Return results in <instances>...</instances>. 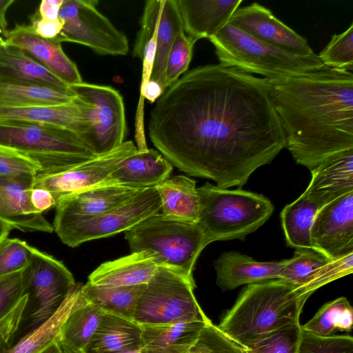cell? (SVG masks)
Wrapping results in <instances>:
<instances>
[{
	"label": "cell",
	"mask_w": 353,
	"mask_h": 353,
	"mask_svg": "<svg viewBox=\"0 0 353 353\" xmlns=\"http://www.w3.org/2000/svg\"><path fill=\"white\" fill-rule=\"evenodd\" d=\"M0 119L23 120L65 128L81 136L85 143L91 130V123L76 97L72 102L61 105L0 107Z\"/></svg>",
	"instance_id": "23"
},
{
	"label": "cell",
	"mask_w": 353,
	"mask_h": 353,
	"mask_svg": "<svg viewBox=\"0 0 353 353\" xmlns=\"http://www.w3.org/2000/svg\"><path fill=\"white\" fill-rule=\"evenodd\" d=\"M183 30L194 43L215 36L227 25L242 0H176Z\"/></svg>",
	"instance_id": "19"
},
{
	"label": "cell",
	"mask_w": 353,
	"mask_h": 353,
	"mask_svg": "<svg viewBox=\"0 0 353 353\" xmlns=\"http://www.w3.org/2000/svg\"><path fill=\"white\" fill-rule=\"evenodd\" d=\"M75 96L52 87L0 81V107L25 108L69 103Z\"/></svg>",
	"instance_id": "32"
},
{
	"label": "cell",
	"mask_w": 353,
	"mask_h": 353,
	"mask_svg": "<svg viewBox=\"0 0 353 353\" xmlns=\"http://www.w3.org/2000/svg\"><path fill=\"white\" fill-rule=\"evenodd\" d=\"M141 325L134 320L103 312L85 353H115L141 350Z\"/></svg>",
	"instance_id": "27"
},
{
	"label": "cell",
	"mask_w": 353,
	"mask_h": 353,
	"mask_svg": "<svg viewBox=\"0 0 353 353\" xmlns=\"http://www.w3.org/2000/svg\"><path fill=\"white\" fill-rule=\"evenodd\" d=\"M146 284L103 287L89 283L82 285L81 292L85 299L102 310L129 319L134 320L137 303Z\"/></svg>",
	"instance_id": "33"
},
{
	"label": "cell",
	"mask_w": 353,
	"mask_h": 353,
	"mask_svg": "<svg viewBox=\"0 0 353 353\" xmlns=\"http://www.w3.org/2000/svg\"><path fill=\"white\" fill-rule=\"evenodd\" d=\"M82 285L76 283L61 307L48 320L28 332L17 343L4 348L0 353H41L59 341L64 321L84 300L81 292Z\"/></svg>",
	"instance_id": "30"
},
{
	"label": "cell",
	"mask_w": 353,
	"mask_h": 353,
	"mask_svg": "<svg viewBox=\"0 0 353 353\" xmlns=\"http://www.w3.org/2000/svg\"><path fill=\"white\" fill-rule=\"evenodd\" d=\"M145 189L98 183L61 198L55 206L53 226L102 214Z\"/></svg>",
	"instance_id": "16"
},
{
	"label": "cell",
	"mask_w": 353,
	"mask_h": 353,
	"mask_svg": "<svg viewBox=\"0 0 353 353\" xmlns=\"http://www.w3.org/2000/svg\"><path fill=\"white\" fill-rule=\"evenodd\" d=\"M155 188H147L128 201L102 214L53 226L60 240L75 248L85 242L126 232L148 217L160 212Z\"/></svg>",
	"instance_id": "10"
},
{
	"label": "cell",
	"mask_w": 353,
	"mask_h": 353,
	"mask_svg": "<svg viewBox=\"0 0 353 353\" xmlns=\"http://www.w3.org/2000/svg\"><path fill=\"white\" fill-rule=\"evenodd\" d=\"M324 205L303 192L285 206L281 213V224L288 245L296 249H313L310 231L315 216Z\"/></svg>",
	"instance_id": "31"
},
{
	"label": "cell",
	"mask_w": 353,
	"mask_h": 353,
	"mask_svg": "<svg viewBox=\"0 0 353 353\" xmlns=\"http://www.w3.org/2000/svg\"><path fill=\"white\" fill-rule=\"evenodd\" d=\"M40 165L28 156L0 145V177H34Z\"/></svg>",
	"instance_id": "45"
},
{
	"label": "cell",
	"mask_w": 353,
	"mask_h": 353,
	"mask_svg": "<svg viewBox=\"0 0 353 353\" xmlns=\"http://www.w3.org/2000/svg\"><path fill=\"white\" fill-rule=\"evenodd\" d=\"M283 261H258L237 252L223 253L214 265L216 283L223 290H234L243 285L280 279Z\"/></svg>",
	"instance_id": "21"
},
{
	"label": "cell",
	"mask_w": 353,
	"mask_h": 353,
	"mask_svg": "<svg viewBox=\"0 0 353 353\" xmlns=\"http://www.w3.org/2000/svg\"><path fill=\"white\" fill-rule=\"evenodd\" d=\"M131 252L152 253L160 266L192 282L193 270L202 250L210 244L199 223L175 221L154 214L125 232Z\"/></svg>",
	"instance_id": "6"
},
{
	"label": "cell",
	"mask_w": 353,
	"mask_h": 353,
	"mask_svg": "<svg viewBox=\"0 0 353 353\" xmlns=\"http://www.w3.org/2000/svg\"><path fill=\"white\" fill-rule=\"evenodd\" d=\"M188 353H247L212 321L206 324Z\"/></svg>",
	"instance_id": "42"
},
{
	"label": "cell",
	"mask_w": 353,
	"mask_h": 353,
	"mask_svg": "<svg viewBox=\"0 0 353 353\" xmlns=\"http://www.w3.org/2000/svg\"><path fill=\"white\" fill-rule=\"evenodd\" d=\"M331 259L312 249H296L292 258L283 260L280 279L300 288Z\"/></svg>",
	"instance_id": "37"
},
{
	"label": "cell",
	"mask_w": 353,
	"mask_h": 353,
	"mask_svg": "<svg viewBox=\"0 0 353 353\" xmlns=\"http://www.w3.org/2000/svg\"><path fill=\"white\" fill-rule=\"evenodd\" d=\"M219 63L275 81L314 72L324 65L317 54L301 57L268 44L228 23L209 39Z\"/></svg>",
	"instance_id": "5"
},
{
	"label": "cell",
	"mask_w": 353,
	"mask_h": 353,
	"mask_svg": "<svg viewBox=\"0 0 353 353\" xmlns=\"http://www.w3.org/2000/svg\"><path fill=\"white\" fill-rule=\"evenodd\" d=\"M298 353H353V338L347 334L323 337L302 330Z\"/></svg>",
	"instance_id": "44"
},
{
	"label": "cell",
	"mask_w": 353,
	"mask_h": 353,
	"mask_svg": "<svg viewBox=\"0 0 353 353\" xmlns=\"http://www.w3.org/2000/svg\"><path fill=\"white\" fill-rule=\"evenodd\" d=\"M153 19L157 49L150 80L157 82L165 90V72L171 47L176 37L184 31L176 0H148L145 6Z\"/></svg>",
	"instance_id": "25"
},
{
	"label": "cell",
	"mask_w": 353,
	"mask_h": 353,
	"mask_svg": "<svg viewBox=\"0 0 353 353\" xmlns=\"http://www.w3.org/2000/svg\"><path fill=\"white\" fill-rule=\"evenodd\" d=\"M12 229L9 224L0 219V245L8 239V234Z\"/></svg>",
	"instance_id": "51"
},
{
	"label": "cell",
	"mask_w": 353,
	"mask_h": 353,
	"mask_svg": "<svg viewBox=\"0 0 353 353\" xmlns=\"http://www.w3.org/2000/svg\"><path fill=\"white\" fill-rule=\"evenodd\" d=\"M210 322L140 325L142 341L140 353H188L202 329Z\"/></svg>",
	"instance_id": "28"
},
{
	"label": "cell",
	"mask_w": 353,
	"mask_h": 353,
	"mask_svg": "<svg viewBox=\"0 0 353 353\" xmlns=\"http://www.w3.org/2000/svg\"><path fill=\"white\" fill-rule=\"evenodd\" d=\"M62 347V353H85L83 351H74L65 347Z\"/></svg>",
	"instance_id": "53"
},
{
	"label": "cell",
	"mask_w": 353,
	"mask_h": 353,
	"mask_svg": "<svg viewBox=\"0 0 353 353\" xmlns=\"http://www.w3.org/2000/svg\"><path fill=\"white\" fill-rule=\"evenodd\" d=\"M162 215L170 219L199 223L200 201L196 181L184 175L169 177L155 187Z\"/></svg>",
	"instance_id": "29"
},
{
	"label": "cell",
	"mask_w": 353,
	"mask_h": 353,
	"mask_svg": "<svg viewBox=\"0 0 353 353\" xmlns=\"http://www.w3.org/2000/svg\"><path fill=\"white\" fill-rule=\"evenodd\" d=\"M195 287L181 274L159 267L139 298L134 321L139 325L210 321L195 298Z\"/></svg>",
	"instance_id": "8"
},
{
	"label": "cell",
	"mask_w": 353,
	"mask_h": 353,
	"mask_svg": "<svg viewBox=\"0 0 353 353\" xmlns=\"http://www.w3.org/2000/svg\"><path fill=\"white\" fill-rule=\"evenodd\" d=\"M195 43L180 32L176 37L167 59L165 72V88L174 83L185 72L190 63Z\"/></svg>",
	"instance_id": "41"
},
{
	"label": "cell",
	"mask_w": 353,
	"mask_h": 353,
	"mask_svg": "<svg viewBox=\"0 0 353 353\" xmlns=\"http://www.w3.org/2000/svg\"><path fill=\"white\" fill-rule=\"evenodd\" d=\"M64 0H43L36 11L43 19L56 20Z\"/></svg>",
	"instance_id": "48"
},
{
	"label": "cell",
	"mask_w": 353,
	"mask_h": 353,
	"mask_svg": "<svg viewBox=\"0 0 353 353\" xmlns=\"http://www.w3.org/2000/svg\"><path fill=\"white\" fill-rule=\"evenodd\" d=\"M318 57L327 67L352 72L353 23L344 32L332 35Z\"/></svg>",
	"instance_id": "39"
},
{
	"label": "cell",
	"mask_w": 353,
	"mask_h": 353,
	"mask_svg": "<svg viewBox=\"0 0 353 353\" xmlns=\"http://www.w3.org/2000/svg\"><path fill=\"white\" fill-rule=\"evenodd\" d=\"M33 248L19 239H6L0 245V276L23 271L31 261Z\"/></svg>",
	"instance_id": "43"
},
{
	"label": "cell",
	"mask_w": 353,
	"mask_h": 353,
	"mask_svg": "<svg viewBox=\"0 0 353 353\" xmlns=\"http://www.w3.org/2000/svg\"><path fill=\"white\" fill-rule=\"evenodd\" d=\"M282 279L248 285L217 327L243 348L299 321L307 300Z\"/></svg>",
	"instance_id": "3"
},
{
	"label": "cell",
	"mask_w": 353,
	"mask_h": 353,
	"mask_svg": "<svg viewBox=\"0 0 353 353\" xmlns=\"http://www.w3.org/2000/svg\"><path fill=\"white\" fill-rule=\"evenodd\" d=\"M3 40L25 51L68 86L82 82L76 64L65 54L61 43L39 36L30 26L16 25Z\"/></svg>",
	"instance_id": "18"
},
{
	"label": "cell",
	"mask_w": 353,
	"mask_h": 353,
	"mask_svg": "<svg viewBox=\"0 0 353 353\" xmlns=\"http://www.w3.org/2000/svg\"><path fill=\"white\" fill-rule=\"evenodd\" d=\"M200 201L199 224L209 243L244 240L270 217L272 202L262 194L241 189L229 190L206 183L197 188Z\"/></svg>",
	"instance_id": "4"
},
{
	"label": "cell",
	"mask_w": 353,
	"mask_h": 353,
	"mask_svg": "<svg viewBox=\"0 0 353 353\" xmlns=\"http://www.w3.org/2000/svg\"><path fill=\"white\" fill-rule=\"evenodd\" d=\"M137 151L132 141H125L113 150L68 169L38 173L34 177L33 187L48 190L57 205L61 198L103 181L123 159Z\"/></svg>",
	"instance_id": "13"
},
{
	"label": "cell",
	"mask_w": 353,
	"mask_h": 353,
	"mask_svg": "<svg viewBox=\"0 0 353 353\" xmlns=\"http://www.w3.org/2000/svg\"><path fill=\"white\" fill-rule=\"evenodd\" d=\"M353 325V309L341 296L323 305L301 329L316 336L327 337L338 332H350Z\"/></svg>",
	"instance_id": "36"
},
{
	"label": "cell",
	"mask_w": 353,
	"mask_h": 353,
	"mask_svg": "<svg viewBox=\"0 0 353 353\" xmlns=\"http://www.w3.org/2000/svg\"><path fill=\"white\" fill-rule=\"evenodd\" d=\"M34 177H0V219L23 232L52 233L53 225L30 201Z\"/></svg>",
	"instance_id": "17"
},
{
	"label": "cell",
	"mask_w": 353,
	"mask_h": 353,
	"mask_svg": "<svg viewBox=\"0 0 353 353\" xmlns=\"http://www.w3.org/2000/svg\"><path fill=\"white\" fill-rule=\"evenodd\" d=\"M115 353H140V350H125Z\"/></svg>",
	"instance_id": "54"
},
{
	"label": "cell",
	"mask_w": 353,
	"mask_h": 353,
	"mask_svg": "<svg viewBox=\"0 0 353 353\" xmlns=\"http://www.w3.org/2000/svg\"><path fill=\"white\" fill-rule=\"evenodd\" d=\"M41 353H62V347L59 341L54 342Z\"/></svg>",
	"instance_id": "52"
},
{
	"label": "cell",
	"mask_w": 353,
	"mask_h": 353,
	"mask_svg": "<svg viewBox=\"0 0 353 353\" xmlns=\"http://www.w3.org/2000/svg\"><path fill=\"white\" fill-rule=\"evenodd\" d=\"M229 23L252 37L295 56L316 55L305 38L278 19L269 9L257 3L239 8Z\"/></svg>",
	"instance_id": "15"
},
{
	"label": "cell",
	"mask_w": 353,
	"mask_h": 353,
	"mask_svg": "<svg viewBox=\"0 0 353 353\" xmlns=\"http://www.w3.org/2000/svg\"><path fill=\"white\" fill-rule=\"evenodd\" d=\"M301 332L299 321L268 334L245 349L247 353H298Z\"/></svg>",
	"instance_id": "38"
},
{
	"label": "cell",
	"mask_w": 353,
	"mask_h": 353,
	"mask_svg": "<svg viewBox=\"0 0 353 353\" xmlns=\"http://www.w3.org/2000/svg\"><path fill=\"white\" fill-rule=\"evenodd\" d=\"M0 145L36 161L39 173L59 172L98 156L72 131L23 120L0 119Z\"/></svg>",
	"instance_id": "7"
},
{
	"label": "cell",
	"mask_w": 353,
	"mask_h": 353,
	"mask_svg": "<svg viewBox=\"0 0 353 353\" xmlns=\"http://www.w3.org/2000/svg\"><path fill=\"white\" fill-rule=\"evenodd\" d=\"M22 283L28 297L23 315L28 312L30 331L52 316L76 285L73 275L61 261L35 248L22 271Z\"/></svg>",
	"instance_id": "9"
},
{
	"label": "cell",
	"mask_w": 353,
	"mask_h": 353,
	"mask_svg": "<svg viewBox=\"0 0 353 353\" xmlns=\"http://www.w3.org/2000/svg\"><path fill=\"white\" fill-rule=\"evenodd\" d=\"M14 2V0H0V34L3 39L7 37L9 32L7 29L6 12Z\"/></svg>",
	"instance_id": "50"
},
{
	"label": "cell",
	"mask_w": 353,
	"mask_h": 353,
	"mask_svg": "<svg viewBox=\"0 0 353 353\" xmlns=\"http://www.w3.org/2000/svg\"><path fill=\"white\" fill-rule=\"evenodd\" d=\"M172 169V165L157 150H138L123 159L99 183L137 189L155 188L170 177Z\"/></svg>",
	"instance_id": "20"
},
{
	"label": "cell",
	"mask_w": 353,
	"mask_h": 353,
	"mask_svg": "<svg viewBox=\"0 0 353 353\" xmlns=\"http://www.w3.org/2000/svg\"><path fill=\"white\" fill-rule=\"evenodd\" d=\"M30 26L39 36L48 39H55L62 29L59 18L56 20L43 19L37 12L30 16Z\"/></svg>",
	"instance_id": "46"
},
{
	"label": "cell",
	"mask_w": 353,
	"mask_h": 353,
	"mask_svg": "<svg viewBox=\"0 0 353 353\" xmlns=\"http://www.w3.org/2000/svg\"><path fill=\"white\" fill-rule=\"evenodd\" d=\"M285 139L296 163L312 172L353 150V74L324 65L269 81Z\"/></svg>",
	"instance_id": "2"
},
{
	"label": "cell",
	"mask_w": 353,
	"mask_h": 353,
	"mask_svg": "<svg viewBox=\"0 0 353 353\" xmlns=\"http://www.w3.org/2000/svg\"><path fill=\"white\" fill-rule=\"evenodd\" d=\"M159 267L152 253L148 251L131 252L101 264L89 275L87 283L103 287L147 284Z\"/></svg>",
	"instance_id": "22"
},
{
	"label": "cell",
	"mask_w": 353,
	"mask_h": 353,
	"mask_svg": "<svg viewBox=\"0 0 353 353\" xmlns=\"http://www.w3.org/2000/svg\"><path fill=\"white\" fill-rule=\"evenodd\" d=\"M148 130L172 165L223 188L243 187L285 148L269 81L221 63L195 68L168 87Z\"/></svg>",
	"instance_id": "1"
},
{
	"label": "cell",
	"mask_w": 353,
	"mask_h": 353,
	"mask_svg": "<svg viewBox=\"0 0 353 353\" xmlns=\"http://www.w3.org/2000/svg\"><path fill=\"white\" fill-rule=\"evenodd\" d=\"M30 201L32 206L41 213L56 206V201L52 194L40 187H33L30 194Z\"/></svg>",
	"instance_id": "47"
},
{
	"label": "cell",
	"mask_w": 353,
	"mask_h": 353,
	"mask_svg": "<svg viewBox=\"0 0 353 353\" xmlns=\"http://www.w3.org/2000/svg\"><path fill=\"white\" fill-rule=\"evenodd\" d=\"M311 174L304 192L323 205L353 191V150L324 162Z\"/></svg>",
	"instance_id": "24"
},
{
	"label": "cell",
	"mask_w": 353,
	"mask_h": 353,
	"mask_svg": "<svg viewBox=\"0 0 353 353\" xmlns=\"http://www.w3.org/2000/svg\"><path fill=\"white\" fill-rule=\"evenodd\" d=\"M353 272V252L331 259L322 266L302 287L296 289L309 298L321 287L341 279Z\"/></svg>",
	"instance_id": "40"
},
{
	"label": "cell",
	"mask_w": 353,
	"mask_h": 353,
	"mask_svg": "<svg viewBox=\"0 0 353 353\" xmlns=\"http://www.w3.org/2000/svg\"><path fill=\"white\" fill-rule=\"evenodd\" d=\"M98 2L64 0L59 14L63 26L54 40L79 43L100 55H126L129 51L126 35L97 10Z\"/></svg>",
	"instance_id": "12"
},
{
	"label": "cell",
	"mask_w": 353,
	"mask_h": 353,
	"mask_svg": "<svg viewBox=\"0 0 353 353\" xmlns=\"http://www.w3.org/2000/svg\"><path fill=\"white\" fill-rule=\"evenodd\" d=\"M91 123L86 143L95 155L121 145L127 134L125 106L121 94L108 85L81 82L69 86Z\"/></svg>",
	"instance_id": "11"
},
{
	"label": "cell",
	"mask_w": 353,
	"mask_h": 353,
	"mask_svg": "<svg viewBox=\"0 0 353 353\" xmlns=\"http://www.w3.org/2000/svg\"><path fill=\"white\" fill-rule=\"evenodd\" d=\"M310 237L313 249L328 259L353 252V191L320 208Z\"/></svg>",
	"instance_id": "14"
},
{
	"label": "cell",
	"mask_w": 353,
	"mask_h": 353,
	"mask_svg": "<svg viewBox=\"0 0 353 353\" xmlns=\"http://www.w3.org/2000/svg\"><path fill=\"white\" fill-rule=\"evenodd\" d=\"M0 81L42 85L70 92L69 86L45 66L1 37Z\"/></svg>",
	"instance_id": "26"
},
{
	"label": "cell",
	"mask_w": 353,
	"mask_h": 353,
	"mask_svg": "<svg viewBox=\"0 0 353 353\" xmlns=\"http://www.w3.org/2000/svg\"><path fill=\"white\" fill-rule=\"evenodd\" d=\"M103 311L98 306L83 301L76 307L64 321L59 341L61 346L74 351H84L93 336Z\"/></svg>",
	"instance_id": "35"
},
{
	"label": "cell",
	"mask_w": 353,
	"mask_h": 353,
	"mask_svg": "<svg viewBox=\"0 0 353 353\" xmlns=\"http://www.w3.org/2000/svg\"><path fill=\"white\" fill-rule=\"evenodd\" d=\"M164 91L157 82L150 80L145 88L143 97L152 103L162 95Z\"/></svg>",
	"instance_id": "49"
},
{
	"label": "cell",
	"mask_w": 353,
	"mask_h": 353,
	"mask_svg": "<svg viewBox=\"0 0 353 353\" xmlns=\"http://www.w3.org/2000/svg\"><path fill=\"white\" fill-rule=\"evenodd\" d=\"M27 295L22 271L0 276V341H8L21 323Z\"/></svg>",
	"instance_id": "34"
}]
</instances>
